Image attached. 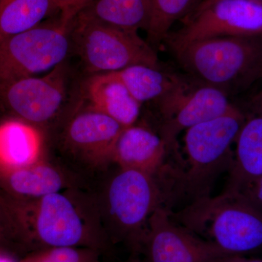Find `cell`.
<instances>
[{
	"instance_id": "20",
	"label": "cell",
	"mask_w": 262,
	"mask_h": 262,
	"mask_svg": "<svg viewBox=\"0 0 262 262\" xmlns=\"http://www.w3.org/2000/svg\"><path fill=\"white\" fill-rule=\"evenodd\" d=\"M111 73L141 105L159 100L179 78V76L167 73L160 68L144 64L130 66Z\"/></svg>"
},
{
	"instance_id": "14",
	"label": "cell",
	"mask_w": 262,
	"mask_h": 262,
	"mask_svg": "<svg viewBox=\"0 0 262 262\" xmlns=\"http://www.w3.org/2000/svg\"><path fill=\"white\" fill-rule=\"evenodd\" d=\"M61 169L47 162L15 169H0V192L15 199H36L71 189Z\"/></svg>"
},
{
	"instance_id": "12",
	"label": "cell",
	"mask_w": 262,
	"mask_h": 262,
	"mask_svg": "<svg viewBox=\"0 0 262 262\" xmlns=\"http://www.w3.org/2000/svg\"><path fill=\"white\" fill-rule=\"evenodd\" d=\"M125 127L92 106L79 107L64 130L66 144L90 161L112 163L114 147Z\"/></svg>"
},
{
	"instance_id": "16",
	"label": "cell",
	"mask_w": 262,
	"mask_h": 262,
	"mask_svg": "<svg viewBox=\"0 0 262 262\" xmlns=\"http://www.w3.org/2000/svg\"><path fill=\"white\" fill-rule=\"evenodd\" d=\"M87 104L96 108L125 127L135 125L141 104L125 86L111 73L91 75L84 84Z\"/></svg>"
},
{
	"instance_id": "21",
	"label": "cell",
	"mask_w": 262,
	"mask_h": 262,
	"mask_svg": "<svg viewBox=\"0 0 262 262\" xmlns=\"http://www.w3.org/2000/svg\"><path fill=\"white\" fill-rule=\"evenodd\" d=\"M201 0H151V14L147 42L158 46L166 39L176 21L183 20L195 9Z\"/></svg>"
},
{
	"instance_id": "18",
	"label": "cell",
	"mask_w": 262,
	"mask_h": 262,
	"mask_svg": "<svg viewBox=\"0 0 262 262\" xmlns=\"http://www.w3.org/2000/svg\"><path fill=\"white\" fill-rule=\"evenodd\" d=\"M79 14L98 23L138 33L149 27L151 0H94Z\"/></svg>"
},
{
	"instance_id": "4",
	"label": "cell",
	"mask_w": 262,
	"mask_h": 262,
	"mask_svg": "<svg viewBox=\"0 0 262 262\" xmlns=\"http://www.w3.org/2000/svg\"><path fill=\"white\" fill-rule=\"evenodd\" d=\"M177 61L193 78L224 91L262 77V38L222 37L168 43Z\"/></svg>"
},
{
	"instance_id": "26",
	"label": "cell",
	"mask_w": 262,
	"mask_h": 262,
	"mask_svg": "<svg viewBox=\"0 0 262 262\" xmlns=\"http://www.w3.org/2000/svg\"><path fill=\"white\" fill-rule=\"evenodd\" d=\"M222 262H262V260L260 259H248L242 257L241 255H234V256H229L225 258Z\"/></svg>"
},
{
	"instance_id": "15",
	"label": "cell",
	"mask_w": 262,
	"mask_h": 262,
	"mask_svg": "<svg viewBox=\"0 0 262 262\" xmlns=\"http://www.w3.org/2000/svg\"><path fill=\"white\" fill-rule=\"evenodd\" d=\"M167 148L160 135L142 126L125 127L114 147L112 163L120 168L157 176L163 166Z\"/></svg>"
},
{
	"instance_id": "10",
	"label": "cell",
	"mask_w": 262,
	"mask_h": 262,
	"mask_svg": "<svg viewBox=\"0 0 262 262\" xmlns=\"http://www.w3.org/2000/svg\"><path fill=\"white\" fill-rule=\"evenodd\" d=\"M184 26L169 34L168 43L210 38L255 37L262 34V3L253 0H218L183 19Z\"/></svg>"
},
{
	"instance_id": "11",
	"label": "cell",
	"mask_w": 262,
	"mask_h": 262,
	"mask_svg": "<svg viewBox=\"0 0 262 262\" xmlns=\"http://www.w3.org/2000/svg\"><path fill=\"white\" fill-rule=\"evenodd\" d=\"M142 252L144 262H222L234 256L176 223L165 206L150 217Z\"/></svg>"
},
{
	"instance_id": "23",
	"label": "cell",
	"mask_w": 262,
	"mask_h": 262,
	"mask_svg": "<svg viewBox=\"0 0 262 262\" xmlns=\"http://www.w3.org/2000/svg\"><path fill=\"white\" fill-rule=\"evenodd\" d=\"M0 251L16 252V228L8 201L0 192Z\"/></svg>"
},
{
	"instance_id": "2",
	"label": "cell",
	"mask_w": 262,
	"mask_h": 262,
	"mask_svg": "<svg viewBox=\"0 0 262 262\" xmlns=\"http://www.w3.org/2000/svg\"><path fill=\"white\" fill-rule=\"evenodd\" d=\"M156 176L118 167L95 198L110 243L142 252L150 217L168 200Z\"/></svg>"
},
{
	"instance_id": "24",
	"label": "cell",
	"mask_w": 262,
	"mask_h": 262,
	"mask_svg": "<svg viewBox=\"0 0 262 262\" xmlns=\"http://www.w3.org/2000/svg\"><path fill=\"white\" fill-rule=\"evenodd\" d=\"M62 18L72 21L94 0H53Z\"/></svg>"
},
{
	"instance_id": "1",
	"label": "cell",
	"mask_w": 262,
	"mask_h": 262,
	"mask_svg": "<svg viewBox=\"0 0 262 262\" xmlns=\"http://www.w3.org/2000/svg\"><path fill=\"white\" fill-rule=\"evenodd\" d=\"M3 194L14 218L18 253L24 256L54 247L103 251L111 244L96 200L75 189L36 199H15Z\"/></svg>"
},
{
	"instance_id": "29",
	"label": "cell",
	"mask_w": 262,
	"mask_h": 262,
	"mask_svg": "<svg viewBox=\"0 0 262 262\" xmlns=\"http://www.w3.org/2000/svg\"><path fill=\"white\" fill-rule=\"evenodd\" d=\"M125 262H144V261H141V260L139 259V258L136 257L135 255H134L132 257H130L128 260H127V261Z\"/></svg>"
},
{
	"instance_id": "30",
	"label": "cell",
	"mask_w": 262,
	"mask_h": 262,
	"mask_svg": "<svg viewBox=\"0 0 262 262\" xmlns=\"http://www.w3.org/2000/svg\"><path fill=\"white\" fill-rule=\"evenodd\" d=\"M261 38H262V34H261Z\"/></svg>"
},
{
	"instance_id": "28",
	"label": "cell",
	"mask_w": 262,
	"mask_h": 262,
	"mask_svg": "<svg viewBox=\"0 0 262 262\" xmlns=\"http://www.w3.org/2000/svg\"><path fill=\"white\" fill-rule=\"evenodd\" d=\"M0 262H18V261H15L9 253L0 251Z\"/></svg>"
},
{
	"instance_id": "5",
	"label": "cell",
	"mask_w": 262,
	"mask_h": 262,
	"mask_svg": "<svg viewBox=\"0 0 262 262\" xmlns=\"http://www.w3.org/2000/svg\"><path fill=\"white\" fill-rule=\"evenodd\" d=\"M245 120L244 114L234 106L227 113L184 131L188 168L181 175L182 191L194 200L210 195L215 179L233 163L232 145Z\"/></svg>"
},
{
	"instance_id": "19",
	"label": "cell",
	"mask_w": 262,
	"mask_h": 262,
	"mask_svg": "<svg viewBox=\"0 0 262 262\" xmlns=\"http://www.w3.org/2000/svg\"><path fill=\"white\" fill-rule=\"evenodd\" d=\"M60 15L53 0H0V39Z\"/></svg>"
},
{
	"instance_id": "3",
	"label": "cell",
	"mask_w": 262,
	"mask_h": 262,
	"mask_svg": "<svg viewBox=\"0 0 262 262\" xmlns=\"http://www.w3.org/2000/svg\"><path fill=\"white\" fill-rule=\"evenodd\" d=\"M170 215L229 254L242 256L262 248V208L241 193L201 196Z\"/></svg>"
},
{
	"instance_id": "7",
	"label": "cell",
	"mask_w": 262,
	"mask_h": 262,
	"mask_svg": "<svg viewBox=\"0 0 262 262\" xmlns=\"http://www.w3.org/2000/svg\"><path fill=\"white\" fill-rule=\"evenodd\" d=\"M71 23L58 15L0 39V83L43 75L67 61L72 52Z\"/></svg>"
},
{
	"instance_id": "9",
	"label": "cell",
	"mask_w": 262,
	"mask_h": 262,
	"mask_svg": "<svg viewBox=\"0 0 262 262\" xmlns=\"http://www.w3.org/2000/svg\"><path fill=\"white\" fill-rule=\"evenodd\" d=\"M161 115L160 137L167 150L175 147L183 131L227 113L233 105L224 91L179 77L175 85L155 101Z\"/></svg>"
},
{
	"instance_id": "6",
	"label": "cell",
	"mask_w": 262,
	"mask_h": 262,
	"mask_svg": "<svg viewBox=\"0 0 262 262\" xmlns=\"http://www.w3.org/2000/svg\"><path fill=\"white\" fill-rule=\"evenodd\" d=\"M72 52L90 75L117 72L130 66L160 68L154 48L136 32L105 25L80 14L71 23Z\"/></svg>"
},
{
	"instance_id": "22",
	"label": "cell",
	"mask_w": 262,
	"mask_h": 262,
	"mask_svg": "<svg viewBox=\"0 0 262 262\" xmlns=\"http://www.w3.org/2000/svg\"><path fill=\"white\" fill-rule=\"evenodd\" d=\"M101 251L85 247H54L29 253L18 262H99Z\"/></svg>"
},
{
	"instance_id": "25",
	"label": "cell",
	"mask_w": 262,
	"mask_h": 262,
	"mask_svg": "<svg viewBox=\"0 0 262 262\" xmlns=\"http://www.w3.org/2000/svg\"><path fill=\"white\" fill-rule=\"evenodd\" d=\"M239 192L262 208V176L249 183Z\"/></svg>"
},
{
	"instance_id": "17",
	"label": "cell",
	"mask_w": 262,
	"mask_h": 262,
	"mask_svg": "<svg viewBox=\"0 0 262 262\" xmlns=\"http://www.w3.org/2000/svg\"><path fill=\"white\" fill-rule=\"evenodd\" d=\"M43 139L38 127L10 118L0 123V169L28 166L42 160Z\"/></svg>"
},
{
	"instance_id": "13",
	"label": "cell",
	"mask_w": 262,
	"mask_h": 262,
	"mask_svg": "<svg viewBox=\"0 0 262 262\" xmlns=\"http://www.w3.org/2000/svg\"><path fill=\"white\" fill-rule=\"evenodd\" d=\"M253 104V113L246 117L235 141V153L226 192H239L262 176V90Z\"/></svg>"
},
{
	"instance_id": "8",
	"label": "cell",
	"mask_w": 262,
	"mask_h": 262,
	"mask_svg": "<svg viewBox=\"0 0 262 262\" xmlns=\"http://www.w3.org/2000/svg\"><path fill=\"white\" fill-rule=\"evenodd\" d=\"M67 61L42 75L0 83V111L34 126L56 118L67 104L70 93Z\"/></svg>"
},
{
	"instance_id": "27",
	"label": "cell",
	"mask_w": 262,
	"mask_h": 262,
	"mask_svg": "<svg viewBox=\"0 0 262 262\" xmlns=\"http://www.w3.org/2000/svg\"><path fill=\"white\" fill-rule=\"evenodd\" d=\"M216 1H218V0H201L199 4H198V6L196 7L195 9L193 10L190 14H192V13H196V12H199L202 10L205 9V8H207V7L210 6V5L213 4V3H215ZM253 1L261 2V3H262V0H253Z\"/></svg>"
}]
</instances>
